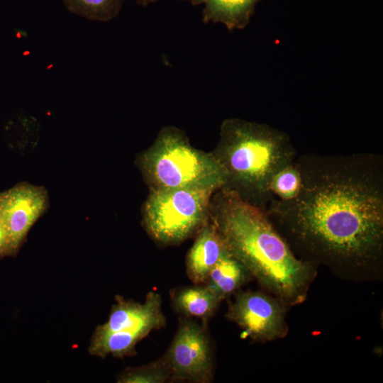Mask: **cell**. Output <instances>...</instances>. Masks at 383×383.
I'll use <instances>...</instances> for the list:
<instances>
[{
  "instance_id": "277c9868",
  "label": "cell",
  "mask_w": 383,
  "mask_h": 383,
  "mask_svg": "<svg viewBox=\"0 0 383 383\" xmlns=\"http://www.w3.org/2000/svg\"><path fill=\"white\" fill-rule=\"evenodd\" d=\"M137 164L150 190L226 184L224 172L212 152L194 148L184 131L162 128L154 143L137 157Z\"/></svg>"
},
{
  "instance_id": "8fae6325",
  "label": "cell",
  "mask_w": 383,
  "mask_h": 383,
  "mask_svg": "<svg viewBox=\"0 0 383 383\" xmlns=\"http://www.w3.org/2000/svg\"><path fill=\"white\" fill-rule=\"evenodd\" d=\"M192 6L204 4L202 21L223 24L228 30L243 29L260 0H182Z\"/></svg>"
},
{
  "instance_id": "e0dca14e",
  "label": "cell",
  "mask_w": 383,
  "mask_h": 383,
  "mask_svg": "<svg viewBox=\"0 0 383 383\" xmlns=\"http://www.w3.org/2000/svg\"><path fill=\"white\" fill-rule=\"evenodd\" d=\"M301 186V175L294 162L279 170L272 178L270 189L274 197L288 200L298 194Z\"/></svg>"
},
{
  "instance_id": "52a82bcc",
  "label": "cell",
  "mask_w": 383,
  "mask_h": 383,
  "mask_svg": "<svg viewBox=\"0 0 383 383\" xmlns=\"http://www.w3.org/2000/svg\"><path fill=\"white\" fill-rule=\"evenodd\" d=\"M287 307L267 292L240 291L230 303L226 316L245 336L255 342L266 343L284 338L287 335Z\"/></svg>"
},
{
  "instance_id": "3957f363",
  "label": "cell",
  "mask_w": 383,
  "mask_h": 383,
  "mask_svg": "<svg viewBox=\"0 0 383 383\" xmlns=\"http://www.w3.org/2000/svg\"><path fill=\"white\" fill-rule=\"evenodd\" d=\"M212 152L226 176L223 187L265 211L274 197L270 189L272 177L296 160L288 134L236 118L222 122Z\"/></svg>"
},
{
  "instance_id": "8992f818",
  "label": "cell",
  "mask_w": 383,
  "mask_h": 383,
  "mask_svg": "<svg viewBox=\"0 0 383 383\" xmlns=\"http://www.w3.org/2000/svg\"><path fill=\"white\" fill-rule=\"evenodd\" d=\"M172 381L210 382L213 376L211 341L206 325L182 316L174 338L163 355Z\"/></svg>"
},
{
  "instance_id": "ba28073f",
  "label": "cell",
  "mask_w": 383,
  "mask_h": 383,
  "mask_svg": "<svg viewBox=\"0 0 383 383\" xmlns=\"http://www.w3.org/2000/svg\"><path fill=\"white\" fill-rule=\"evenodd\" d=\"M48 205V195L43 187L21 182L0 192V221L14 255Z\"/></svg>"
},
{
  "instance_id": "d6986e66",
  "label": "cell",
  "mask_w": 383,
  "mask_h": 383,
  "mask_svg": "<svg viewBox=\"0 0 383 383\" xmlns=\"http://www.w3.org/2000/svg\"><path fill=\"white\" fill-rule=\"evenodd\" d=\"M160 0H135L136 3L143 7L148 6L150 4L155 3Z\"/></svg>"
},
{
  "instance_id": "7c38bea8",
  "label": "cell",
  "mask_w": 383,
  "mask_h": 383,
  "mask_svg": "<svg viewBox=\"0 0 383 383\" xmlns=\"http://www.w3.org/2000/svg\"><path fill=\"white\" fill-rule=\"evenodd\" d=\"M170 296L177 313L184 317L199 318L205 325L222 301L204 284L174 289Z\"/></svg>"
},
{
  "instance_id": "2e32d148",
  "label": "cell",
  "mask_w": 383,
  "mask_h": 383,
  "mask_svg": "<svg viewBox=\"0 0 383 383\" xmlns=\"http://www.w3.org/2000/svg\"><path fill=\"white\" fill-rule=\"evenodd\" d=\"M172 380L170 367L162 356L149 364L128 368L120 375L123 383H164Z\"/></svg>"
},
{
  "instance_id": "9c48e42d",
  "label": "cell",
  "mask_w": 383,
  "mask_h": 383,
  "mask_svg": "<svg viewBox=\"0 0 383 383\" xmlns=\"http://www.w3.org/2000/svg\"><path fill=\"white\" fill-rule=\"evenodd\" d=\"M107 321L99 326L96 335L126 331H145L150 333L162 328L166 317L162 310V298L157 292H149L143 303L116 296Z\"/></svg>"
},
{
  "instance_id": "4fadbf2b",
  "label": "cell",
  "mask_w": 383,
  "mask_h": 383,
  "mask_svg": "<svg viewBox=\"0 0 383 383\" xmlns=\"http://www.w3.org/2000/svg\"><path fill=\"white\" fill-rule=\"evenodd\" d=\"M250 278L245 266L228 252L212 268L204 284L223 301Z\"/></svg>"
},
{
  "instance_id": "6da1fadb",
  "label": "cell",
  "mask_w": 383,
  "mask_h": 383,
  "mask_svg": "<svg viewBox=\"0 0 383 383\" xmlns=\"http://www.w3.org/2000/svg\"><path fill=\"white\" fill-rule=\"evenodd\" d=\"M301 186L274 197L266 213L301 259L340 278L379 279L383 268V162L378 155L307 154L296 158ZM295 253V252H294Z\"/></svg>"
},
{
  "instance_id": "5bb4252c",
  "label": "cell",
  "mask_w": 383,
  "mask_h": 383,
  "mask_svg": "<svg viewBox=\"0 0 383 383\" xmlns=\"http://www.w3.org/2000/svg\"><path fill=\"white\" fill-rule=\"evenodd\" d=\"M149 333L145 331H116L101 335L94 334L89 352L104 358L109 355L115 357L133 356L136 344Z\"/></svg>"
},
{
  "instance_id": "7a4b0ae2",
  "label": "cell",
  "mask_w": 383,
  "mask_h": 383,
  "mask_svg": "<svg viewBox=\"0 0 383 383\" xmlns=\"http://www.w3.org/2000/svg\"><path fill=\"white\" fill-rule=\"evenodd\" d=\"M209 216L230 253L266 292L288 307L306 299L316 267L295 255L265 210L222 187L212 196Z\"/></svg>"
},
{
  "instance_id": "9a60e30c",
  "label": "cell",
  "mask_w": 383,
  "mask_h": 383,
  "mask_svg": "<svg viewBox=\"0 0 383 383\" xmlns=\"http://www.w3.org/2000/svg\"><path fill=\"white\" fill-rule=\"evenodd\" d=\"M124 0H62L68 11L89 20L109 21L119 13Z\"/></svg>"
},
{
  "instance_id": "5b68a950",
  "label": "cell",
  "mask_w": 383,
  "mask_h": 383,
  "mask_svg": "<svg viewBox=\"0 0 383 383\" xmlns=\"http://www.w3.org/2000/svg\"><path fill=\"white\" fill-rule=\"evenodd\" d=\"M218 189L196 187L150 190L143 208L145 228L155 241L175 245L195 235L208 221Z\"/></svg>"
},
{
  "instance_id": "30bf717a",
  "label": "cell",
  "mask_w": 383,
  "mask_h": 383,
  "mask_svg": "<svg viewBox=\"0 0 383 383\" xmlns=\"http://www.w3.org/2000/svg\"><path fill=\"white\" fill-rule=\"evenodd\" d=\"M186 259V272L194 284H204L215 265L229 251L211 220L199 230Z\"/></svg>"
},
{
  "instance_id": "ac0fdd59",
  "label": "cell",
  "mask_w": 383,
  "mask_h": 383,
  "mask_svg": "<svg viewBox=\"0 0 383 383\" xmlns=\"http://www.w3.org/2000/svg\"><path fill=\"white\" fill-rule=\"evenodd\" d=\"M14 255L8 233L0 221V257Z\"/></svg>"
}]
</instances>
